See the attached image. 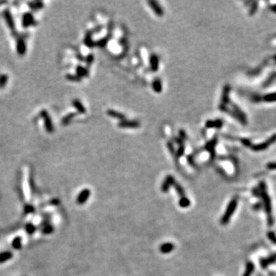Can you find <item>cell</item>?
I'll use <instances>...</instances> for the list:
<instances>
[{"label":"cell","instance_id":"7c38bea8","mask_svg":"<svg viewBox=\"0 0 276 276\" xmlns=\"http://www.w3.org/2000/svg\"><path fill=\"white\" fill-rule=\"evenodd\" d=\"M268 236H269V238L271 241H272V242L276 243V235L273 233V232H269V234H268Z\"/></svg>","mask_w":276,"mask_h":276},{"label":"cell","instance_id":"52a82bcc","mask_svg":"<svg viewBox=\"0 0 276 276\" xmlns=\"http://www.w3.org/2000/svg\"><path fill=\"white\" fill-rule=\"evenodd\" d=\"M90 196V191L89 190H85L81 192V193L79 195V197H78V202L79 203H84L88 199Z\"/></svg>","mask_w":276,"mask_h":276},{"label":"cell","instance_id":"277c9868","mask_svg":"<svg viewBox=\"0 0 276 276\" xmlns=\"http://www.w3.org/2000/svg\"><path fill=\"white\" fill-rule=\"evenodd\" d=\"M175 249V245L172 242H165L163 243L160 246V251L161 253L163 254H168L170 253L172 251L174 250Z\"/></svg>","mask_w":276,"mask_h":276},{"label":"cell","instance_id":"30bf717a","mask_svg":"<svg viewBox=\"0 0 276 276\" xmlns=\"http://www.w3.org/2000/svg\"><path fill=\"white\" fill-rule=\"evenodd\" d=\"M173 186H174L176 191H177V193H178V195L180 196V198H182V197H185V196H186V193H185V191H184V190L183 189V187H182L180 185V184L177 183H176V182H175V183L173 184Z\"/></svg>","mask_w":276,"mask_h":276},{"label":"cell","instance_id":"5bb4252c","mask_svg":"<svg viewBox=\"0 0 276 276\" xmlns=\"http://www.w3.org/2000/svg\"><path fill=\"white\" fill-rule=\"evenodd\" d=\"M75 107H76V108H78V109L81 110V112H84V108H83V107L81 105V103H80V104L79 103L75 104Z\"/></svg>","mask_w":276,"mask_h":276},{"label":"cell","instance_id":"9c48e42d","mask_svg":"<svg viewBox=\"0 0 276 276\" xmlns=\"http://www.w3.org/2000/svg\"><path fill=\"white\" fill-rule=\"evenodd\" d=\"M190 204H191L190 200L186 196L182 197L179 200V206L180 207H182V208H187V207L190 206Z\"/></svg>","mask_w":276,"mask_h":276},{"label":"cell","instance_id":"5b68a950","mask_svg":"<svg viewBox=\"0 0 276 276\" xmlns=\"http://www.w3.org/2000/svg\"><path fill=\"white\" fill-rule=\"evenodd\" d=\"M276 262V254L271 255V256L266 258V259H262L260 260V264L262 268H266L269 265H272V263Z\"/></svg>","mask_w":276,"mask_h":276},{"label":"cell","instance_id":"7a4b0ae2","mask_svg":"<svg viewBox=\"0 0 276 276\" xmlns=\"http://www.w3.org/2000/svg\"><path fill=\"white\" fill-rule=\"evenodd\" d=\"M237 206H238V197L235 196L234 198H232L231 200V201L229 202L228 206L226 207V210H225L223 215L221 218L220 223L222 225H227L230 222L231 217H232V215H233V213L236 210Z\"/></svg>","mask_w":276,"mask_h":276},{"label":"cell","instance_id":"8fae6325","mask_svg":"<svg viewBox=\"0 0 276 276\" xmlns=\"http://www.w3.org/2000/svg\"><path fill=\"white\" fill-rule=\"evenodd\" d=\"M265 100L266 101H276V93H272L267 94L265 97Z\"/></svg>","mask_w":276,"mask_h":276},{"label":"cell","instance_id":"6da1fadb","mask_svg":"<svg viewBox=\"0 0 276 276\" xmlns=\"http://www.w3.org/2000/svg\"><path fill=\"white\" fill-rule=\"evenodd\" d=\"M259 194L261 198L263 200L264 207H265V212L267 215L268 224L269 225H272L273 224V216H272V204H271V199L269 197V194L267 193L266 186L265 183H261L259 184Z\"/></svg>","mask_w":276,"mask_h":276},{"label":"cell","instance_id":"ba28073f","mask_svg":"<svg viewBox=\"0 0 276 276\" xmlns=\"http://www.w3.org/2000/svg\"><path fill=\"white\" fill-rule=\"evenodd\" d=\"M274 140H275V137H273V138L271 139V140H268V141L265 142V143H261V144L256 145V146H254L253 147V150H264V149L267 148L268 146H269V144H271V143H272V142H273Z\"/></svg>","mask_w":276,"mask_h":276},{"label":"cell","instance_id":"3957f363","mask_svg":"<svg viewBox=\"0 0 276 276\" xmlns=\"http://www.w3.org/2000/svg\"><path fill=\"white\" fill-rule=\"evenodd\" d=\"M175 183V180L173 178V177L172 176H167L166 177V179L163 181V184H162L161 190L163 193H168L169 190H170V187L171 186H173V184Z\"/></svg>","mask_w":276,"mask_h":276},{"label":"cell","instance_id":"8992f818","mask_svg":"<svg viewBox=\"0 0 276 276\" xmlns=\"http://www.w3.org/2000/svg\"><path fill=\"white\" fill-rule=\"evenodd\" d=\"M254 270H255V265H254L253 262H248L246 263L245 270L242 276H251L254 272Z\"/></svg>","mask_w":276,"mask_h":276},{"label":"cell","instance_id":"4fadbf2b","mask_svg":"<svg viewBox=\"0 0 276 276\" xmlns=\"http://www.w3.org/2000/svg\"><path fill=\"white\" fill-rule=\"evenodd\" d=\"M6 81H7V77L6 76H2L1 78V81H0V85L1 87H2V85H4L6 84Z\"/></svg>","mask_w":276,"mask_h":276}]
</instances>
